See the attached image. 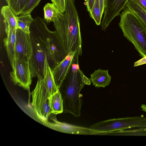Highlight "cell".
I'll return each instance as SVG.
<instances>
[{
    "mask_svg": "<svg viewBox=\"0 0 146 146\" xmlns=\"http://www.w3.org/2000/svg\"><path fill=\"white\" fill-rule=\"evenodd\" d=\"M79 56L76 52L69 72L59 89L63 101V112L70 113L76 117L80 116L83 104L80 91L85 85H90L91 82L90 79L80 69Z\"/></svg>",
    "mask_w": 146,
    "mask_h": 146,
    "instance_id": "cell-1",
    "label": "cell"
},
{
    "mask_svg": "<svg viewBox=\"0 0 146 146\" xmlns=\"http://www.w3.org/2000/svg\"><path fill=\"white\" fill-rule=\"evenodd\" d=\"M74 1L66 0L64 12L53 22L55 31L68 53L76 51L81 56L80 20Z\"/></svg>",
    "mask_w": 146,
    "mask_h": 146,
    "instance_id": "cell-2",
    "label": "cell"
},
{
    "mask_svg": "<svg viewBox=\"0 0 146 146\" xmlns=\"http://www.w3.org/2000/svg\"><path fill=\"white\" fill-rule=\"evenodd\" d=\"M47 27L44 19L40 17L34 19L30 28L32 52L29 60L32 78H43L46 56V39Z\"/></svg>",
    "mask_w": 146,
    "mask_h": 146,
    "instance_id": "cell-3",
    "label": "cell"
},
{
    "mask_svg": "<svg viewBox=\"0 0 146 146\" xmlns=\"http://www.w3.org/2000/svg\"><path fill=\"white\" fill-rule=\"evenodd\" d=\"M119 25L124 36L142 57L146 56V27L137 17L125 7L120 14Z\"/></svg>",
    "mask_w": 146,
    "mask_h": 146,
    "instance_id": "cell-4",
    "label": "cell"
},
{
    "mask_svg": "<svg viewBox=\"0 0 146 146\" xmlns=\"http://www.w3.org/2000/svg\"><path fill=\"white\" fill-rule=\"evenodd\" d=\"M90 127L98 133L122 130L131 128H146V117L135 116L110 119L95 123Z\"/></svg>",
    "mask_w": 146,
    "mask_h": 146,
    "instance_id": "cell-5",
    "label": "cell"
},
{
    "mask_svg": "<svg viewBox=\"0 0 146 146\" xmlns=\"http://www.w3.org/2000/svg\"><path fill=\"white\" fill-rule=\"evenodd\" d=\"M42 78L38 79L36 87L31 93L32 106L38 118L43 123H47L52 113L49 104L50 95L43 83Z\"/></svg>",
    "mask_w": 146,
    "mask_h": 146,
    "instance_id": "cell-6",
    "label": "cell"
},
{
    "mask_svg": "<svg viewBox=\"0 0 146 146\" xmlns=\"http://www.w3.org/2000/svg\"><path fill=\"white\" fill-rule=\"evenodd\" d=\"M46 42V58L52 69L64 59L68 53L56 31L48 29Z\"/></svg>",
    "mask_w": 146,
    "mask_h": 146,
    "instance_id": "cell-7",
    "label": "cell"
},
{
    "mask_svg": "<svg viewBox=\"0 0 146 146\" xmlns=\"http://www.w3.org/2000/svg\"><path fill=\"white\" fill-rule=\"evenodd\" d=\"M11 79L13 83L29 90L32 82L29 61H26L16 58L15 69L10 73Z\"/></svg>",
    "mask_w": 146,
    "mask_h": 146,
    "instance_id": "cell-8",
    "label": "cell"
},
{
    "mask_svg": "<svg viewBox=\"0 0 146 146\" xmlns=\"http://www.w3.org/2000/svg\"><path fill=\"white\" fill-rule=\"evenodd\" d=\"M32 52L30 34L17 29L16 33V58L26 61H29Z\"/></svg>",
    "mask_w": 146,
    "mask_h": 146,
    "instance_id": "cell-9",
    "label": "cell"
},
{
    "mask_svg": "<svg viewBox=\"0 0 146 146\" xmlns=\"http://www.w3.org/2000/svg\"><path fill=\"white\" fill-rule=\"evenodd\" d=\"M129 0H105L104 16L101 23L102 30H105L114 18L120 15Z\"/></svg>",
    "mask_w": 146,
    "mask_h": 146,
    "instance_id": "cell-10",
    "label": "cell"
},
{
    "mask_svg": "<svg viewBox=\"0 0 146 146\" xmlns=\"http://www.w3.org/2000/svg\"><path fill=\"white\" fill-rule=\"evenodd\" d=\"M76 52H69L62 61L51 69L55 84L58 89L69 72Z\"/></svg>",
    "mask_w": 146,
    "mask_h": 146,
    "instance_id": "cell-11",
    "label": "cell"
},
{
    "mask_svg": "<svg viewBox=\"0 0 146 146\" xmlns=\"http://www.w3.org/2000/svg\"><path fill=\"white\" fill-rule=\"evenodd\" d=\"M7 36L4 39L5 47L6 50L10 64L14 71L15 69V44L16 30H14L5 25Z\"/></svg>",
    "mask_w": 146,
    "mask_h": 146,
    "instance_id": "cell-12",
    "label": "cell"
},
{
    "mask_svg": "<svg viewBox=\"0 0 146 146\" xmlns=\"http://www.w3.org/2000/svg\"><path fill=\"white\" fill-rule=\"evenodd\" d=\"M54 125L56 130L63 133L84 135H96L98 133L89 128L78 126L57 121H55Z\"/></svg>",
    "mask_w": 146,
    "mask_h": 146,
    "instance_id": "cell-13",
    "label": "cell"
},
{
    "mask_svg": "<svg viewBox=\"0 0 146 146\" xmlns=\"http://www.w3.org/2000/svg\"><path fill=\"white\" fill-rule=\"evenodd\" d=\"M90 80L95 87L104 88L111 82V77L108 74V70L99 69L90 74Z\"/></svg>",
    "mask_w": 146,
    "mask_h": 146,
    "instance_id": "cell-14",
    "label": "cell"
},
{
    "mask_svg": "<svg viewBox=\"0 0 146 146\" xmlns=\"http://www.w3.org/2000/svg\"><path fill=\"white\" fill-rule=\"evenodd\" d=\"M42 81L50 96L59 90L55 84L52 72L48 63L46 57L45 60Z\"/></svg>",
    "mask_w": 146,
    "mask_h": 146,
    "instance_id": "cell-15",
    "label": "cell"
},
{
    "mask_svg": "<svg viewBox=\"0 0 146 146\" xmlns=\"http://www.w3.org/2000/svg\"><path fill=\"white\" fill-rule=\"evenodd\" d=\"M1 14L4 19L5 25L13 30L17 29V16L15 15L8 5L4 6L2 7Z\"/></svg>",
    "mask_w": 146,
    "mask_h": 146,
    "instance_id": "cell-16",
    "label": "cell"
},
{
    "mask_svg": "<svg viewBox=\"0 0 146 146\" xmlns=\"http://www.w3.org/2000/svg\"><path fill=\"white\" fill-rule=\"evenodd\" d=\"M43 10L44 14V20L47 23L53 22L63 13L52 3H48L46 4Z\"/></svg>",
    "mask_w": 146,
    "mask_h": 146,
    "instance_id": "cell-17",
    "label": "cell"
},
{
    "mask_svg": "<svg viewBox=\"0 0 146 146\" xmlns=\"http://www.w3.org/2000/svg\"><path fill=\"white\" fill-rule=\"evenodd\" d=\"M49 104L53 114L56 115L63 112V101L59 90L50 96Z\"/></svg>",
    "mask_w": 146,
    "mask_h": 146,
    "instance_id": "cell-18",
    "label": "cell"
},
{
    "mask_svg": "<svg viewBox=\"0 0 146 146\" xmlns=\"http://www.w3.org/2000/svg\"><path fill=\"white\" fill-rule=\"evenodd\" d=\"M126 7L135 14L146 27V11L137 3L135 0H129L126 5Z\"/></svg>",
    "mask_w": 146,
    "mask_h": 146,
    "instance_id": "cell-19",
    "label": "cell"
},
{
    "mask_svg": "<svg viewBox=\"0 0 146 146\" xmlns=\"http://www.w3.org/2000/svg\"><path fill=\"white\" fill-rule=\"evenodd\" d=\"M17 29H21L24 32L30 34L31 25L34 19L30 14L25 15H21L17 17Z\"/></svg>",
    "mask_w": 146,
    "mask_h": 146,
    "instance_id": "cell-20",
    "label": "cell"
},
{
    "mask_svg": "<svg viewBox=\"0 0 146 146\" xmlns=\"http://www.w3.org/2000/svg\"><path fill=\"white\" fill-rule=\"evenodd\" d=\"M99 135H145L146 128H139L133 130H120L105 133H100Z\"/></svg>",
    "mask_w": 146,
    "mask_h": 146,
    "instance_id": "cell-21",
    "label": "cell"
},
{
    "mask_svg": "<svg viewBox=\"0 0 146 146\" xmlns=\"http://www.w3.org/2000/svg\"><path fill=\"white\" fill-rule=\"evenodd\" d=\"M29 0H6L7 3L16 16L21 15Z\"/></svg>",
    "mask_w": 146,
    "mask_h": 146,
    "instance_id": "cell-22",
    "label": "cell"
},
{
    "mask_svg": "<svg viewBox=\"0 0 146 146\" xmlns=\"http://www.w3.org/2000/svg\"><path fill=\"white\" fill-rule=\"evenodd\" d=\"M89 14L90 17L95 21L96 24L98 25H100L102 15L100 11L99 0H95Z\"/></svg>",
    "mask_w": 146,
    "mask_h": 146,
    "instance_id": "cell-23",
    "label": "cell"
},
{
    "mask_svg": "<svg viewBox=\"0 0 146 146\" xmlns=\"http://www.w3.org/2000/svg\"><path fill=\"white\" fill-rule=\"evenodd\" d=\"M41 0H29L23 9L21 15L30 14L39 4Z\"/></svg>",
    "mask_w": 146,
    "mask_h": 146,
    "instance_id": "cell-24",
    "label": "cell"
},
{
    "mask_svg": "<svg viewBox=\"0 0 146 146\" xmlns=\"http://www.w3.org/2000/svg\"><path fill=\"white\" fill-rule=\"evenodd\" d=\"M62 13L64 12L66 5V0H51Z\"/></svg>",
    "mask_w": 146,
    "mask_h": 146,
    "instance_id": "cell-25",
    "label": "cell"
},
{
    "mask_svg": "<svg viewBox=\"0 0 146 146\" xmlns=\"http://www.w3.org/2000/svg\"><path fill=\"white\" fill-rule=\"evenodd\" d=\"M95 0H86V4L87 10L89 13L90 12L93 7Z\"/></svg>",
    "mask_w": 146,
    "mask_h": 146,
    "instance_id": "cell-26",
    "label": "cell"
},
{
    "mask_svg": "<svg viewBox=\"0 0 146 146\" xmlns=\"http://www.w3.org/2000/svg\"><path fill=\"white\" fill-rule=\"evenodd\" d=\"M146 64V56L135 62L134 63V67Z\"/></svg>",
    "mask_w": 146,
    "mask_h": 146,
    "instance_id": "cell-27",
    "label": "cell"
},
{
    "mask_svg": "<svg viewBox=\"0 0 146 146\" xmlns=\"http://www.w3.org/2000/svg\"><path fill=\"white\" fill-rule=\"evenodd\" d=\"M101 13L102 15L104 14L105 6V0H99Z\"/></svg>",
    "mask_w": 146,
    "mask_h": 146,
    "instance_id": "cell-28",
    "label": "cell"
},
{
    "mask_svg": "<svg viewBox=\"0 0 146 146\" xmlns=\"http://www.w3.org/2000/svg\"><path fill=\"white\" fill-rule=\"evenodd\" d=\"M136 2L146 11V0H135Z\"/></svg>",
    "mask_w": 146,
    "mask_h": 146,
    "instance_id": "cell-29",
    "label": "cell"
}]
</instances>
